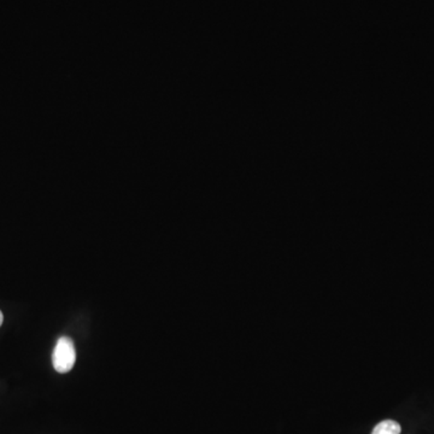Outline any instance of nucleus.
<instances>
[{
  "label": "nucleus",
  "mask_w": 434,
  "mask_h": 434,
  "mask_svg": "<svg viewBox=\"0 0 434 434\" xmlns=\"http://www.w3.org/2000/svg\"><path fill=\"white\" fill-rule=\"evenodd\" d=\"M75 361H77V351L74 341L68 336L59 338L52 355L54 371L61 374L70 372L75 364Z\"/></svg>",
  "instance_id": "f257e3e1"
},
{
  "label": "nucleus",
  "mask_w": 434,
  "mask_h": 434,
  "mask_svg": "<svg viewBox=\"0 0 434 434\" xmlns=\"http://www.w3.org/2000/svg\"><path fill=\"white\" fill-rule=\"evenodd\" d=\"M402 428L398 422L394 420L381 421L374 427L372 434H401Z\"/></svg>",
  "instance_id": "f03ea898"
},
{
  "label": "nucleus",
  "mask_w": 434,
  "mask_h": 434,
  "mask_svg": "<svg viewBox=\"0 0 434 434\" xmlns=\"http://www.w3.org/2000/svg\"><path fill=\"white\" fill-rule=\"evenodd\" d=\"M3 321H4V316H3V313L0 311V326L3 325Z\"/></svg>",
  "instance_id": "7ed1b4c3"
}]
</instances>
